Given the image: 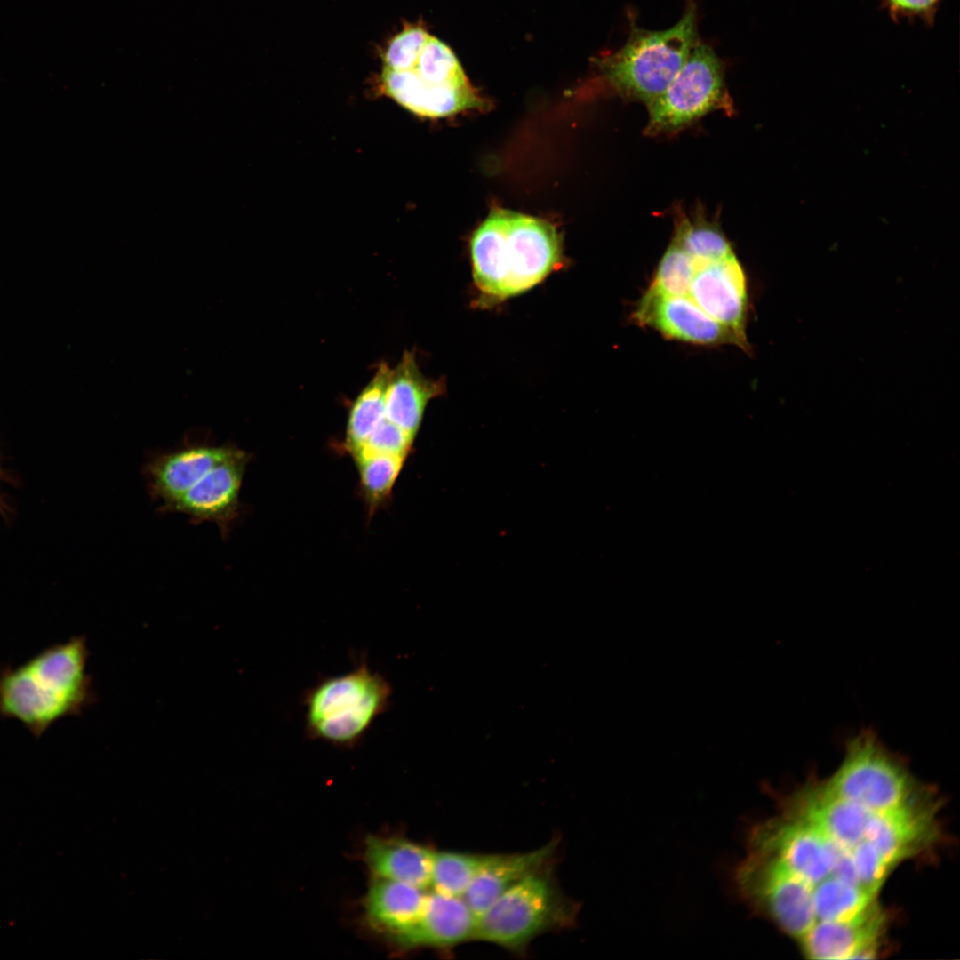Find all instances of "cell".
Segmentation results:
<instances>
[{
	"instance_id": "obj_1",
	"label": "cell",
	"mask_w": 960,
	"mask_h": 960,
	"mask_svg": "<svg viewBox=\"0 0 960 960\" xmlns=\"http://www.w3.org/2000/svg\"><path fill=\"white\" fill-rule=\"evenodd\" d=\"M478 302L493 306L543 282L562 262L561 238L541 219L493 209L470 239Z\"/></svg>"
},
{
	"instance_id": "obj_2",
	"label": "cell",
	"mask_w": 960,
	"mask_h": 960,
	"mask_svg": "<svg viewBox=\"0 0 960 960\" xmlns=\"http://www.w3.org/2000/svg\"><path fill=\"white\" fill-rule=\"evenodd\" d=\"M84 636L52 645L0 672V716L20 723L35 737L92 700Z\"/></svg>"
},
{
	"instance_id": "obj_3",
	"label": "cell",
	"mask_w": 960,
	"mask_h": 960,
	"mask_svg": "<svg viewBox=\"0 0 960 960\" xmlns=\"http://www.w3.org/2000/svg\"><path fill=\"white\" fill-rule=\"evenodd\" d=\"M393 690L364 658L348 672L327 676L302 698L308 739L340 748L356 746L388 710Z\"/></svg>"
},
{
	"instance_id": "obj_4",
	"label": "cell",
	"mask_w": 960,
	"mask_h": 960,
	"mask_svg": "<svg viewBox=\"0 0 960 960\" xmlns=\"http://www.w3.org/2000/svg\"><path fill=\"white\" fill-rule=\"evenodd\" d=\"M697 40L695 5L689 2L682 18L668 29L632 28L626 44L604 57L599 67L620 95L648 105L676 76Z\"/></svg>"
},
{
	"instance_id": "obj_5",
	"label": "cell",
	"mask_w": 960,
	"mask_h": 960,
	"mask_svg": "<svg viewBox=\"0 0 960 960\" xmlns=\"http://www.w3.org/2000/svg\"><path fill=\"white\" fill-rule=\"evenodd\" d=\"M576 903L563 894L548 864L530 873L477 917L476 940L524 953L537 937L574 924Z\"/></svg>"
},
{
	"instance_id": "obj_6",
	"label": "cell",
	"mask_w": 960,
	"mask_h": 960,
	"mask_svg": "<svg viewBox=\"0 0 960 960\" xmlns=\"http://www.w3.org/2000/svg\"><path fill=\"white\" fill-rule=\"evenodd\" d=\"M822 784L830 793L874 812L899 808L915 796V782L903 761L869 729L847 741L842 763Z\"/></svg>"
},
{
	"instance_id": "obj_7",
	"label": "cell",
	"mask_w": 960,
	"mask_h": 960,
	"mask_svg": "<svg viewBox=\"0 0 960 960\" xmlns=\"http://www.w3.org/2000/svg\"><path fill=\"white\" fill-rule=\"evenodd\" d=\"M648 136L676 133L705 115L732 112L722 64L711 47L697 44L667 88L647 105Z\"/></svg>"
},
{
	"instance_id": "obj_8",
	"label": "cell",
	"mask_w": 960,
	"mask_h": 960,
	"mask_svg": "<svg viewBox=\"0 0 960 960\" xmlns=\"http://www.w3.org/2000/svg\"><path fill=\"white\" fill-rule=\"evenodd\" d=\"M734 880L744 900L789 935L801 939L815 924L811 888L773 855L748 848Z\"/></svg>"
},
{
	"instance_id": "obj_9",
	"label": "cell",
	"mask_w": 960,
	"mask_h": 960,
	"mask_svg": "<svg viewBox=\"0 0 960 960\" xmlns=\"http://www.w3.org/2000/svg\"><path fill=\"white\" fill-rule=\"evenodd\" d=\"M696 263L695 271L685 297L692 300L708 316L730 329L750 351L746 334L748 297L745 272L735 254L726 258Z\"/></svg>"
},
{
	"instance_id": "obj_10",
	"label": "cell",
	"mask_w": 960,
	"mask_h": 960,
	"mask_svg": "<svg viewBox=\"0 0 960 960\" xmlns=\"http://www.w3.org/2000/svg\"><path fill=\"white\" fill-rule=\"evenodd\" d=\"M632 319L668 340L702 346L733 344L743 349L730 329L685 296L666 295L647 289L636 305Z\"/></svg>"
},
{
	"instance_id": "obj_11",
	"label": "cell",
	"mask_w": 960,
	"mask_h": 960,
	"mask_svg": "<svg viewBox=\"0 0 960 960\" xmlns=\"http://www.w3.org/2000/svg\"><path fill=\"white\" fill-rule=\"evenodd\" d=\"M249 455L237 448L213 467L166 512L181 513L193 523L212 522L226 539L239 514V492Z\"/></svg>"
},
{
	"instance_id": "obj_12",
	"label": "cell",
	"mask_w": 960,
	"mask_h": 960,
	"mask_svg": "<svg viewBox=\"0 0 960 960\" xmlns=\"http://www.w3.org/2000/svg\"><path fill=\"white\" fill-rule=\"evenodd\" d=\"M237 448L207 443L186 444L152 456L143 468L148 492L165 513L188 489L213 467L229 458Z\"/></svg>"
},
{
	"instance_id": "obj_13",
	"label": "cell",
	"mask_w": 960,
	"mask_h": 960,
	"mask_svg": "<svg viewBox=\"0 0 960 960\" xmlns=\"http://www.w3.org/2000/svg\"><path fill=\"white\" fill-rule=\"evenodd\" d=\"M476 924L463 897L433 891L418 921L397 941L407 948L448 949L475 939Z\"/></svg>"
},
{
	"instance_id": "obj_14",
	"label": "cell",
	"mask_w": 960,
	"mask_h": 960,
	"mask_svg": "<svg viewBox=\"0 0 960 960\" xmlns=\"http://www.w3.org/2000/svg\"><path fill=\"white\" fill-rule=\"evenodd\" d=\"M884 919L881 910L872 902L851 919L816 923L801 938L804 951L813 959L872 957Z\"/></svg>"
},
{
	"instance_id": "obj_15",
	"label": "cell",
	"mask_w": 960,
	"mask_h": 960,
	"mask_svg": "<svg viewBox=\"0 0 960 960\" xmlns=\"http://www.w3.org/2000/svg\"><path fill=\"white\" fill-rule=\"evenodd\" d=\"M381 84L384 92L401 106L427 117H444L481 104L470 83L432 85L422 81L412 69L396 71L384 68Z\"/></svg>"
},
{
	"instance_id": "obj_16",
	"label": "cell",
	"mask_w": 960,
	"mask_h": 960,
	"mask_svg": "<svg viewBox=\"0 0 960 960\" xmlns=\"http://www.w3.org/2000/svg\"><path fill=\"white\" fill-rule=\"evenodd\" d=\"M445 391L443 379L433 380L420 372L413 351H404L391 368L385 392L386 418L413 437L427 404Z\"/></svg>"
},
{
	"instance_id": "obj_17",
	"label": "cell",
	"mask_w": 960,
	"mask_h": 960,
	"mask_svg": "<svg viewBox=\"0 0 960 960\" xmlns=\"http://www.w3.org/2000/svg\"><path fill=\"white\" fill-rule=\"evenodd\" d=\"M556 844L526 852L487 854L481 868L463 894V899L478 917L500 895L530 873L551 860Z\"/></svg>"
},
{
	"instance_id": "obj_18",
	"label": "cell",
	"mask_w": 960,
	"mask_h": 960,
	"mask_svg": "<svg viewBox=\"0 0 960 960\" xmlns=\"http://www.w3.org/2000/svg\"><path fill=\"white\" fill-rule=\"evenodd\" d=\"M433 853L431 849L406 839L370 836L364 859L375 878L426 889L430 885Z\"/></svg>"
},
{
	"instance_id": "obj_19",
	"label": "cell",
	"mask_w": 960,
	"mask_h": 960,
	"mask_svg": "<svg viewBox=\"0 0 960 960\" xmlns=\"http://www.w3.org/2000/svg\"><path fill=\"white\" fill-rule=\"evenodd\" d=\"M427 894L425 889L413 884L375 878L365 899L367 918L397 940L418 921Z\"/></svg>"
},
{
	"instance_id": "obj_20",
	"label": "cell",
	"mask_w": 960,
	"mask_h": 960,
	"mask_svg": "<svg viewBox=\"0 0 960 960\" xmlns=\"http://www.w3.org/2000/svg\"><path fill=\"white\" fill-rule=\"evenodd\" d=\"M391 368L379 364L370 382L356 397L348 411L346 431L348 447L357 450L386 418L385 392Z\"/></svg>"
},
{
	"instance_id": "obj_21",
	"label": "cell",
	"mask_w": 960,
	"mask_h": 960,
	"mask_svg": "<svg viewBox=\"0 0 960 960\" xmlns=\"http://www.w3.org/2000/svg\"><path fill=\"white\" fill-rule=\"evenodd\" d=\"M672 239L697 263L718 260L733 254V250L720 228L703 218L690 219L678 212L675 219Z\"/></svg>"
},
{
	"instance_id": "obj_22",
	"label": "cell",
	"mask_w": 960,
	"mask_h": 960,
	"mask_svg": "<svg viewBox=\"0 0 960 960\" xmlns=\"http://www.w3.org/2000/svg\"><path fill=\"white\" fill-rule=\"evenodd\" d=\"M486 857L482 853L434 852L430 885L434 891L462 897Z\"/></svg>"
},
{
	"instance_id": "obj_23",
	"label": "cell",
	"mask_w": 960,
	"mask_h": 960,
	"mask_svg": "<svg viewBox=\"0 0 960 960\" xmlns=\"http://www.w3.org/2000/svg\"><path fill=\"white\" fill-rule=\"evenodd\" d=\"M412 70L432 85H456L469 83L452 51L439 39L429 36Z\"/></svg>"
},
{
	"instance_id": "obj_24",
	"label": "cell",
	"mask_w": 960,
	"mask_h": 960,
	"mask_svg": "<svg viewBox=\"0 0 960 960\" xmlns=\"http://www.w3.org/2000/svg\"><path fill=\"white\" fill-rule=\"evenodd\" d=\"M695 268L693 259L671 241L657 266L648 290L666 295L685 296Z\"/></svg>"
},
{
	"instance_id": "obj_25",
	"label": "cell",
	"mask_w": 960,
	"mask_h": 960,
	"mask_svg": "<svg viewBox=\"0 0 960 960\" xmlns=\"http://www.w3.org/2000/svg\"><path fill=\"white\" fill-rule=\"evenodd\" d=\"M355 456L367 499L372 504L381 501L389 494L405 457L386 453H358Z\"/></svg>"
},
{
	"instance_id": "obj_26",
	"label": "cell",
	"mask_w": 960,
	"mask_h": 960,
	"mask_svg": "<svg viewBox=\"0 0 960 960\" xmlns=\"http://www.w3.org/2000/svg\"><path fill=\"white\" fill-rule=\"evenodd\" d=\"M430 35L420 25H411L396 35L383 55L384 68L404 71L412 69Z\"/></svg>"
},
{
	"instance_id": "obj_27",
	"label": "cell",
	"mask_w": 960,
	"mask_h": 960,
	"mask_svg": "<svg viewBox=\"0 0 960 960\" xmlns=\"http://www.w3.org/2000/svg\"><path fill=\"white\" fill-rule=\"evenodd\" d=\"M414 437L385 418L353 453H386L405 457Z\"/></svg>"
},
{
	"instance_id": "obj_28",
	"label": "cell",
	"mask_w": 960,
	"mask_h": 960,
	"mask_svg": "<svg viewBox=\"0 0 960 960\" xmlns=\"http://www.w3.org/2000/svg\"><path fill=\"white\" fill-rule=\"evenodd\" d=\"M895 21H922L932 25L943 0H878Z\"/></svg>"
},
{
	"instance_id": "obj_29",
	"label": "cell",
	"mask_w": 960,
	"mask_h": 960,
	"mask_svg": "<svg viewBox=\"0 0 960 960\" xmlns=\"http://www.w3.org/2000/svg\"><path fill=\"white\" fill-rule=\"evenodd\" d=\"M1 480H2V469H1V466H0V484H1ZM0 513L2 515H4L5 513V505L3 502V499L1 497V494H0Z\"/></svg>"
}]
</instances>
